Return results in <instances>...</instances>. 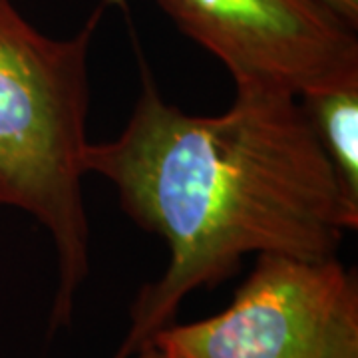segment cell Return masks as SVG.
I'll use <instances>...</instances> for the list:
<instances>
[{"instance_id": "cell-1", "label": "cell", "mask_w": 358, "mask_h": 358, "mask_svg": "<svg viewBox=\"0 0 358 358\" xmlns=\"http://www.w3.org/2000/svg\"><path fill=\"white\" fill-rule=\"evenodd\" d=\"M141 90L126 128L90 141L84 166L112 181L122 209L166 241L169 261L129 313L114 358H129L169 327L183 299L233 277L247 255L334 257L358 227L299 98L235 86L217 115L185 114L164 100L141 62Z\"/></svg>"}, {"instance_id": "cell-2", "label": "cell", "mask_w": 358, "mask_h": 358, "mask_svg": "<svg viewBox=\"0 0 358 358\" xmlns=\"http://www.w3.org/2000/svg\"><path fill=\"white\" fill-rule=\"evenodd\" d=\"M115 0H100L68 38L40 32L0 0V207L20 209L52 237L58 291L52 329L66 324L88 277L84 157L90 140L88 54Z\"/></svg>"}, {"instance_id": "cell-3", "label": "cell", "mask_w": 358, "mask_h": 358, "mask_svg": "<svg viewBox=\"0 0 358 358\" xmlns=\"http://www.w3.org/2000/svg\"><path fill=\"white\" fill-rule=\"evenodd\" d=\"M167 358H358V285L334 257L259 255L225 310L169 324Z\"/></svg>"}, {"instance_id": "cell-4", "label": "cell", "mask_w": 358, "mask_h": 358, "mask_svg": "<svg viewBox=\"0 0 358 358\" xmlns=\"http://www.w3.org/2000/svg\"><path fill=\"white\" fill-rule=\"evenodd\" d=\"M235 86L296 98L358 78L357 26L324 0H155Z\"/></svg>"}, {"instance_id": "cell-5", "label": "cell", "mask_w": 358, "mask_h": 358, "mask_svg": "<svg viewBox=\"0 0 358 358\" xmlns=\"http://www.w3.org/2000/svg\"><path fill=\"white\" fill-rule=\"evenodd\" d=\"M346 197L358 203V78L299 96Z\"/></svg>"}, {"instance_id": "cell-6", "label": "cell", "mask_w": 358, "mask_h": 358, "mask_svg": "<svg viewBox=\"0 0 358 358\" xmlns=\"http://www.w3.org/2000/svg\"><path fill=\"white\" fill-rule=\"evenodd\" d=\"M331 8H334L348 22L358 26V0H324Z\"/></svg>"}, {"instance_id": "cell-7", "label": "cell", "mask_w": 358, "mask_h": 358, "mask_svg": "<svg viewBox=\"0 0 358 358\" xmlns=\"http://www.w3.org/2000/svg\"><path fill=\"white\" fill-rule=\"evenodd\" d=\"M138 358H167L162 350H157L155 346H145V348H141L140 352H138Z\"/></svg>"}]
</instances>
